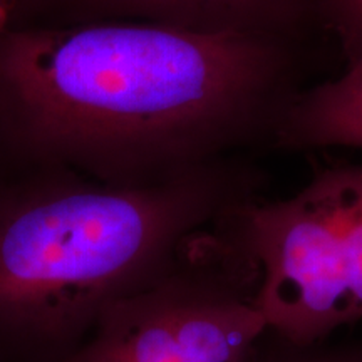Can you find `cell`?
I'll return each mask as SVG.
<instances>
[{
    "label": "cell",
    "mask_w": 362,
    "mask_h": 362,
    "mask_svg": "<svg viewBox=\"0 0 362 362\" xmlns=\"http://www.w3.org/2000/svg\"><path fill=\"white\" fill-rule=\"evenodd\" d=\"M250 362H362V346L296 344L267 330Z\"/></svg>",
    "instance_id": "cell-7"
},
{
    "label": "cell",
    "mask_w": 362,
    "mask_h": 362,
    "mask_svg": "<svg viewBox=\"0 0 362 362\" xmlns=\"http://www.w3.org/2000/svg\"><path fill=\"white\" fill-rule=\"evenodd\" d=\"M300 45L143 22L0 27V180L149 187L277 131Z\"/></svg>",
    "instance_id": "cell-1"
},
{
    "label": "cell",
    "mask_w": 362,
    "mask_h": 362,
    "mask_svg": "<svg viewBox=\"0 0 362 362\" xmlns=\"http://www.w3.org/2000/svg\"><path fill=\"white\" fill-rule=\"evenodd\" d=\"M327 0H13L8 27L143 22L211 35L300 45L325 30Z\"/></svg>",
    "instance_id": "cell-5"
},
{
    "label": "cell",
    "mask_w": 362,
    "mask_h": 362,
    "mask_svg": "<svg viewBox=\"0 0 362 362\" xmlns=\"http://www.w3.org/2000/svg\"><path fill=\"white\" fill-rule=\"evenodd\" d=\"M275 141L292 148L362 149V54L336 79L302 89L280 117Z\"/></svg>",
    "instance_id": "cell-6"
},
{
    "label": "cell",
    "mask_w": 362,
    "mask_h": 362,
    "mask_svg": "<svg viewBox=\"0 0 362 362\" xmlns=\"http://www.w3.org/2000/svg\"><path fill=\"white\" fill-rule=\"evenodd\" d=\"M250 189L230 160L149 187L62 171L0 180V362H64Z\"/></svg>",
    "instance_id": "cell-2"
},
{
    "label": "cell",
    "mask_w": 362,
    "mask_h": 362,
    "mask_svg": "<svg viewBox=\"0 0 362 362\" xmlns=\"http://www.w3.org/2000/svg\"><path fill=\"white\" fill-rule=\"evenodd\" d=\"M325 30L336 35L347 62L362 54V0H327Z\"/></svg>",
    "instance_id": "cell-8"
},
{
    "label": "cell",
    "mask_w": 362,
    "mask_h": 362,
    "mask_svg": "<svg viewBox=\"0 0 362 362\" xmlns=\"http://www.w3.org/2000/svg\"><path fill=\"white\" fill-rule=\"evenodd\" d=\"M265 332L255 274L220 223L165 277L111 305L64 362H250Z\"/></svg>",
    "instance_id": "cell-4"
},
{
    "label": "cell",
    "mask_w": 362,
    "mask_h": 362,
    "mask_svg": "<svg viewBox=\"0 0 362 362\" xmlns=\"http://www.w3.org/2000/svg\"><path fill=\"white\" fill-rule=\"evenodd\" d=\"M223 228L255 274L267 330L312 344L362 317V165L325 170L285 200L242 203Z\"/></svg>",
    "instance_id": "cell-3"
},
{
    "label": "cell",
    "mask_w": 362,
    "mask_h": 362,
    "mask_svg": "<svg viewBox=\"0 0 362 362\" xmlns=\"http://www.w3.org/2000/svg\"><path fill=\"white\" fill-rule=\"evenodd\" d=\"M13 0H0V27L6 24L8 11H11Z\"/></svg>",
    "instance_id": "cell-9"
}]
</instances>
